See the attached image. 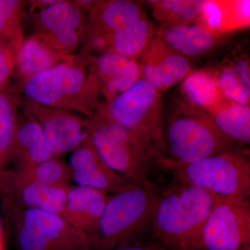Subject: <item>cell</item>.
Wrapping results in <instances>:
<instances>
[{
	"label": "cell",
	"mask_w": 250,
	"mask_h": 250,
	"mask_svg": "<svg viewBox=\"0 0 250 250\" xmlns=\"http://www.w3.org/2000/svg\"><path fill=\"white\" fill-rule=\"evenodd\" d=\"M139 62L142 79L158 91H167L192 72L188 59L154 37Z\"/></svg>",
	"instance_id": "cell-16"
},
{
	"label": "cell",
	"mask_w": 250,
	"mask_h": 250,
	"mask_svg": "<svg viewBox=\"0 0 250 250\" xmlns=\"http://www.w3.org/2000/svg\"><path fill=\"white\" fill-rule=\"evenodd\" d=\"M20 87L27 100L87 118L104 103L84 58L77 54L67 56L56 66L21 81Z\"/></svg>",
	"instance_id": "cell-2"
},
{
	"label": "cell",
	"mask_w": 250,
	"mask_h": 250,
	"mask_svg": "<svg viewBox=\"0 0 250 250\" xmlns=\"http://www.w3.org/2000/svg\"><path fill=\"white\" fill-rule=\"evenodd\" d=\"M34 35L58 53L75 54L83 45L88 16L73 1L60 0L49 7L30 11Z\"/></svg>",
	"instance_id": "cell-9"
},
{
	"label": "cell",
	"mask_w": 250,
	"mask_h": 250,
	"mask_svg": "<svg viewBox=\"0 0 250 250\" xmlns=\"http://www.w3.org/2000/svg\"><path fill=\"white\" fill-rule=\"evenodd\" d=\"M69 56V55H68ZM34 34L24 39L16 57V70L21 81L52 68L67 58Z\"/></svg>",
	"instance_id": "cell-22"
},
{
	"label": "cell",
	"mask_w": 250,
	"mask_h": 250,
	"mask_svg": "<svg viewBox=\"0 0 250 250\" xmlns=\"http://www.w3.org/2000/svg\"><path fill=\"white\" fill-rule=\"evenodd\" d=\"M250 1H206L200 24L225 35L250 25Z\"/></svg>",
	"instance_id": "cell-21"
},
{
	"label": "cell",
	"mask_w": 250,
	"mask_h": 250,
	"mask_svg": "<svg viewBox=\"0 0 250 250\" xmlns=\"http://www.w3.org/2000/svg\"><path fill=\"white\" fill-rule=\"evenodd\" d=\"M82 56L96 81L105 103H109L142 78L139 61L113 52Z\"/></svg>",
	"instance_id": "cell-15"
},
{
	"label": "cell",
	"mask_w": 250,
	"mask_h": 250,
	"mask_svg": "<svg viewBox=\"0 0 250 250\" xmlns=\"http://www.w3.org/2000/svg\"><path fill=\"white\" fill-rule=\"evenodd\" d=\"M108 116L132 135L158 170L167 160L160 92L141 78L131 88L104 103Z\"/></svg>",
	"instance_id": "cell-4"
},
{
	"label": "cell",
	"mask_w": 250,
	"mask_h": 250,
	"mask_svg": "<svg viewBox=\"0 0 250 250\" xmlns=\"http://www.w3.org/2000/svg\"><path fill=\"white\" fill-rule=\"evenodd\" d=\"M26 1L0 0V43L17 57L24 41L23 11Z\"/></svg>",
	"instance_id": "cell-28"
},
{
	"label": "cell",
	"mask_w": 250,
	"mask_h": 250,
	"mask_svg": "<svg viewBox=\"0 0 250 250\" xmlns=\"http://www.w3.org/2000/svg\"><path fill=\"white\" fill-rule=\"evenodd\" d=\"M67 164L70 182L78 187L116 194L133 184L111 168L101 159L89 137L71 152Z\"/></svg>",
	"instance_id": "cell-14"
},
{
	"label": "cell",
	"mask_w": 250,
	"mask_h": 250,
	"mask_svg": "<svg viewBox=\"0 0 250 250\" xmlns=\"http://www.w3.org/2000/svg\"><path fill=\"white\" fill-rule=\"evenodd\" d=\"M217 128L235 143L250 142V107L229 101L208 113Z\"/></svg>",
	"instance_id": "cell-26"
},
{
	"label": "cell",
	"mask_w": 250,
	"mask_h": 250,
	"mask_svg": "<svg viewBox=\"0 0 250 250\" xmlns=\"http://www.w3.org/2000/svg\"><path fill=\"white\" fill-rule=\"evenodd\" d=\"M152 23L146 16L110 38L106 52L139 61L155 37Z\"/></svg>",
	"instance_id": "cell-23"
},
{
	"label": "cell",
	"mask_w": 250,
	"mask_h": 250,
	"mask_svg": "<svg viewBox=\"0 0 250 250\" xmlns=\"http://www.w3.org/2000/svg\"><path fill=\"white\" fill-rule=\"evenodd\" d=\"M71 185H44L18 176L11 170L0 184V196L6 222L15 212L24 209L42 210L62 215Z\"/></svg>",
	"instance_id": "cell-11"
},
{
	"label": "cell",
	"mask_w": 250,
	"mask_h": 250,
	"mask_svg": "<svg viewBox=\"0 0 250 250\" xmlns=\"http://www.w3.org/2000/svg\"><path fill=\"white\" fill-rule=\"evenodd\" d=\"M161 170L203 189L216 200L250 202V159L247 151L224 153L187 164L165 161Z\"/></svg>",
	"instance_id": "cell-5"
},
{
	"label": "cell",
	"mask_w": 250,
	"mask_h": 250,
	"mask_svg": "<svg viewBox=\"0 0 250 250\" xmlns=\"http://www.w3.org/2000/svg\"><path fill=\"white\" fill-rule=\"evenodd\" d=\"M175 108L165 135L167 155L165 161L187 164L236 151V143L225 136L205 112L186 102H179Z\"/></svg>",
	"instance_id": "cell-7"
},
{
	"label": "cell",
	"mask_w": 250,
	"mask_h": 250,
	"mask_svg": "<svg viewBox=\"0 0 250 250\" xmlns=\"http://www.w3.org/2000/svg\"><path fill=\"white\" fill-rule=\"evenodd\" d=\"M110 197L106 192L95 189L71 186L62 217L90 238L98 228Z\"/></svg>",
	"instance_id": "cell-18"
},
{
	"label": "cell",
	"mask_w": 250,
	"mask_h": 250,
	"mask_svg": "<svg viewBox=\"0 0 250 250\" xmlns=\"http://www.w3.org/2000/svg\"><path fill=\"white\" fill-rule=\"evenodd\" d=\"M24 112L40 125L51 152L56 157L73 152L89 137L88 118L62 108L27 100Z\"/></svg>",
	"instance_id": "cell-12"
},
{
	"label": "cell",
	"mask_w": 250,
	"mask_h": 250,
	"mask_svg": "<svg viewBox=\"0 0 250 250\" xmlns=\"http://www.w3.org/2000/svg\"><path fill=\"white\" fill-rule=\"evenodd\" d=\"M223 36L200 23L162 24L155 34L156 38L187 59L210 52L218 45Z\"/></svg>",
	"instance_id": "cell-17"
},
{
	"label": "cell",
	"mask_w": 250,
	"mask_h": 250,
	"mask_svg": "<svg viewBox=\"0 0 250 250\" xmlns=\"http://www.w3.org/2000/svg\"><path fill=\"white\" fill-rule=\"evenodd\" d=\"M200 250H250V202L216 200L202 231Z\"/></svg>",
	"instance_id": "cell-10"
},
{
	"label": "cell",
	"mask_w": 250,
	"mask_h": 250,
	"mask_svg": "<svg viewBox=\"0 0 250 250\" xmlns=\"http://www.w3.org/2000/svg\"><path fill=\"white\" fill-rule=\"evenodd\" d=\"M160 192L158 187L131 184L113 194L90 237L91 250H112L143 242L150 232Z\"/></svg>",
	"instance_id": "cell-3"
},
{
	"label": "cell",
	"mask_w": 250,
	"mask_h": 250,
	"mask_svg": "<svg viewBox=\"0 0 250 250\" xmlns=\"http://www.w3.org/2000/svg\"><path fill=\"white\" fill-rule=\"evenodd\" d=\"M88 120L90 142L112 170L131 183L158 187L153 180L157 167L134 136L108 116L104 103Z\"/></svg>",
	"instance_id": "cell-6"
},
{
	"label": "cell",
	"mask_w": 250,
	"mask_h": 250,
	"mask_svg": "<svg viewBox=\"0 0 250 250\" xmlns=\"http://www.w3.org/2000/svg\"><path fill=\"white\" fill-rule=\"evenodd\" d=\"M216 199L176 178L164 192L151 226V242L169 250H200L202 231Z\"/></svg>",
	"instance_id": "cell-1"
},
{
	"label": "cell",
	"mask_w": 250,
	"mask_h": 250,
	"mask_svg": "<svg viewBox=\"0 0 250 250\" xmlns=\"http://www.w3.org/2000/svg\"><path fill=\"white\" fill-rule=\"evenodd\" d=\"M18 121L17 98L7 88H0V184L10 168Z\"/></svg>",
	"instance_id": "cell-25"
},
{
	"label": "cell",
	"mask_w": 250,
	"mask_h": 250,
	"mask_svg": "<svg viewBox=\"0 0 250 250\" xmlns=\"http://www.w3.org/2000/svg\"><path fill=\"white\" fill-rule=\"evenodd\" d=\"M144 16L141 5L136 1H98L88 15L82 55L106 52L110 38Z\"/></svg>",
	"instance_id": "cell-13"
},
{
	"label": "cell",
	"mask_w": 250,
	"mask_h": 250,
	"mask_svg": "<svg viewBox=\"0 0 250 250\" xmlns=\"http://www.w3.org/2000/svg\"><path fill=\"white\" fill-rule=\"evenodd\" d=\"M0 250H5L4 234H3L1 224H0Z\"/></svg>",
	"instance_id": "cell-32"
},
{
	"label": "cell",
	"mask_w": 250,
	"mask_h": 250,
	"mask_svg": "<svg viewBox=\"0 0 250 250\" xmlns=\"http://www.w3.org/2000/svg\"><path fill=\"white\" fill-rule=\"evenodd\" d=\"M20 177L44 185H70L68 166L60 158H54L30 166L9 169Z\"/></svg>",
	"instance_id": "cell-29"
},
{
	"label": "cell",
	"mask_w": 250,
	"mask_h": 250,
	"mask_svg": "<svg viewBox=\"0 0 250 250\" xmlns=\"http://www.w3.org/2000/svg\"><path fill=\"white\" fill-rule=\"evenodd\" d=\"M56 157L51 152L40 125L28 113L19 118L9 169L20 168Z\"/></svg>",
	"instance_id": "cell-19"
},
{
	"label": "cell",
	"mask_w": 250,
	"mask_h": 250,
	"mask_svg": "<svg viewBox=\"0 0 250 250\" xmlns=\"http://www.w3.org/2000/svg\"><path fill=\"white\" fill-rule=\"evenodd\" d=\"M181 90L186 103L207 114L229 101L219 88L214 70L192 71L182 82Z\"/></svg>",
	"instance_id": "cell-20"
},
{
	"label": "cell",
	"mask_w": 250,
	"mask_h": 250,
	"mask_svg": "<svg viewBox=\"0 0 250 250\" xmlns=\"http://www.w3.org/2000/svg\"><path fill=\"white\" fill-rule=\"evenodd\" d=\"M222 93L229 101L250 106V68L248 59H236L214 70Z\"/></svg>",
	"instance_id": "cell-24"
},
{
	"label": "cell",
	"mask_w": 250,
	"mask_h": 250,
	"mask_svg": "<svg viewBox=\"0 0 250 250\" xmlns=\"http://www.w3.org/2000/svg\"><path fill=\"white\" fill-rule=\"evenodd\" d=\"M98 1L95 0H75L73 2L75 6L85 14L86 12L90 13L95 7Z\"/></svg>",
	"instance_id": "cell-31"
},
{
	"label": "cell",
	"mask_w": 250,
	"mask_h": 250,
	"mask_svg": "<svg viewBox=\"0 0 250 250\" xmlns=\"http://www.w3.org/2000/svg\"><path fill=\"white\" fill-rule=\"evenodd\" d=\"M16 57L9 48L0 43V88H6L16 71Z\"/></svg>",
	"instance_id": "cell-30"
},
{
	"label": "cell",
	"mask_w": 250,
	"mask_h": 250,
	"mask_svg": "<svg viewBox=\"0 0 250 250\" xmlns=\"http://www.w3.org/2000/svg\"><path fill=\"white\" fill-rule=\"evenodd\" d=\"M9 224L18 250H91L90 236L62 215L21 210L15 212Z\"/></svg>",
	"instance_id": "cell-8"
},
{
	"label": "cell",
	"mask_w": 250,
	"mask_h": 250,
	"mask_svg": "<svg viewBox=\"0 0 250 250\" xmlns=\"http://www.w3.org/2000/svg\"><path fill=\"white\" fill-rule=\"evenodd\" d=\"M152 15L167 25L200 23L206 1L202 0H153L147 1Z\"/></svg>",
	"instance_id": "cell-27"
}]
</instances>
